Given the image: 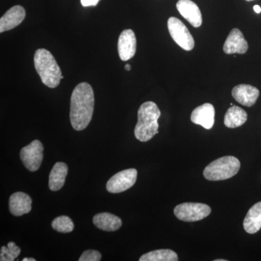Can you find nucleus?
I'll use <instances>...</instances> for the list:
<instances>
[{"label": "nucleus", "mask_w": 261, "mask_h": 261, "mask_svg": "<svg viewBox=\"0 0 261 261\" xmlns=\"http://www.w3.org/2000/svg\"><path fill=\"white\" fill-rule=\"evenodd\" d=\"M93 223L96 227L106 231H114L122 226V221L118 216L110 213H101L95 215Z\"/></svg>", "instance_id": "obj_16"}, {"label": "nucleus", "mask_w": 261, "mask_h": 261, "mask_svg": "<svg viewBox=\"0 0 261 261\" xmlns=\"http://www.w3.org/2000/svg\"><path fill=\"white\" fill-rule=\"evenodd\" d=\"M247 114L238 106H231L228 108L224 116V125L228 128H235L243 126L247 121Z\"/></svg>", "instance_id": "obj_19"}, {"label": "nucleus", "mask_w": 261, "mask_h": 261, "mask_svg": "<svg viewBox=\"0 0 261 261\" xmlns=\"http://www.w3.org/2000/svg\"><path fill=\"white\" fill-rule=\"evenodd\" d=\"M137 178V171L135 168L123 170L108 180L106 188L110 193H121L133 187Z\"/></svg>", "instance_id": "obj_8"}, {"label": "nucleus", "mask_w": 261, "mask_h": 261, "mask_svg": "<svg viewBox=\"0 0 261 261\" xmlns=\"http://www.w3.org/2000/svg\"><path fill=\"white\" fill-rule=\"evenodd\" d=\"M94 94L92 86L87 82L79 84L70 98V120L75 130L85 129L93 116Z\"/></svg>", "instance_id": "obj_1"}, {"label": "nucleus", "mask_w": 261, "mask_h": 261, "mask_svg": "<svg viewBox=\"0 0 261 261\" xmlns=\"http://www.w3.org/2000/svg\"><path fill=\"white\" fill-rule=\"evenodd\" d=\"M240 161L233 156H224L215 160L206 166L204 177L209 181H223L233 177L240 171Z\"/></svg>", "instance_id": "obj_4"}, {"label": "nucleus", "mask_w": 261, "mask_h": 261, "mask_svg": "<svg viewBox=\"0 0 261 261\" xmlns=\"http://www.w3.org/2000/svg\"><path fill=\"white\" fill-rule=\"evenodd\" d=\"M34 63L42 83L49 88H56L61 83L62 71L50 51L45 49H37L34 54Z\"/></svg>", "instance_id": "obj_3"}, {"label": "nucleus", "mask_w": 261, "mask_h": 261, "mask_svg": "<svg viewBox=\"0 0 261 261\" xmlns=\"http://www.w3.org/2000/svg\"><path fill=\"white\" fill-rule=\"evenodd\" d=\"M237 102L246 107H251L256 102L260 92L256 87L248 84H240L233 87L231 92Z\"/></svg>", "instance_id": "obj_10"}, {"label": "nucleus", "mask_w": 261, "mask_h": 261, "mask_svg": "<svg viewBox=\"0 0 261 261\" xmlns=\"http://www.w3.org/2000/svg\"><path fill=\"white\" fill-rule=\"evenodd\" d=\"M20 253V247L17 246L13 242H10L8 246L1 247L0 252V260L1 261H13Z\"/></svg>", "instance_id": "obj_22"}, {"label": "nucleus", "mask_w": 261, "mask_h": 261, "mask_svg": "<svg viewBox=\"0 0 261 261\" xmlns=\"http://www.w3.org/2000/svg\"><path fill=\"white\" fill-rule=\"evenodd\" d=\"M245 231L250 234L257 233L261 228V202L250 207L243 221Z\"/></svg>", "instance_id": "obj_17"}, {"label": "nucleus", "mask_w": 261, "mask_h": 261, "mask_svg": "<svg viewBox=\"0 0 261 261\" xmlns=\"http://www.w3.org/2000/svg\"><path fill=\"white\" fill-rule=\"evenodd\" d=\"M125 69L127 70V71H129L130 69H132V67L129 64H126L125 65Z\"/></svg>", "instance_id": "obj_27"}, {"label": "nucleus", "mask_w": 261, "mask_h": 261, "mask_svg": "<svg viewBox=\"0 0 261 261\" xmlns=\"http://www.w3.org/2000/svg\"><path fill=\"white\" fill-rule=\"evenodd\" d=\"M25 10L20 5H15L8 10L0 18V33L11 30L23 22Z\"/></svg>", "instance_id": "obj_14"}, {"label": "nucleus", "mask_w": 261, "mask_h": 261, "mask_svg": "<svg viewBox=\"0 0 261 261\" xmlns=\"http://www.w3.org/2000/svg\"><path fill=\"white\" fill-rule=\"evenodd\" d=\"M118 50L121 61H127L135 56L137 51V39L132 29L123 31L120 34Z\"/></svg>", "instance_id": "obj_9"}, {"label": "nucleus", "mask_w": 261, "mask_h": 261, "mask_svg": "<svg viewBox=\"0 0 261 261\" xmlns=\"http://www.w3.org/2000/svg\"><path fill=\"white\" fill-rule=\"evenodd\" d=\"M174 215L185 222H195L207 217L211 213L208 205L197 202H185L176 206Z\"/></svg>", "instance_id": "obj_5"}, {"label": "nucleus", "mask_w": 261, "mask_h": 261, "mask_svg": "<svg viewBox=\"0 0 261 261\" xmlns=\"http://www.w3.org/2000/svg\"><path fill=\"white\" fill-rule=\"evenodd\" d=\"M140 261H177V254L168 249L153 250L144 254L140 258Z\"/></svg>", "instance_id": "obj_20"}, {"label": "nucleus", "mask_w": 261, "mask_h": 261, "mask_svg": "<svg viewBox=\"0 0 261 261\" xmlns=\"http://www.w3.org/2000/svg\"><path fill=\"white\" fill-rule=\"evenodd\" d=\"M253 9L255 10V13H260L261 8L259 5H255V6L253 7Z\"/></svg>", "instance_id": "obj_25"}, {"label": "nucleus", "mask_w": 261, "mask_h": 261, "mask_svg": "<svg viewBox=\"0 0 261 261\" xmlns=\"http://www.w3.org/2000/svg\"><path fill=\"white\" fill-rule=\"evenodd\" d=\"M176 8L180 14L189 22L192 27L198 28L202 23V14L200 8L191 0H179L176 4Z\"/></svg>", "instance_id": "obj_11"}, {"label": "nucleus", "mask_w": 261, "mask_h": 261, "mask_svg": "<svg viewBox=\"0 0 261 261\" xmlns=\"http://www.w3.org/2000/svg\"><path fill=\"white\" fill-rule=\"evenodd\" d=\"M23 261H36L35 259L32 258V257H25L23 258Z\"/></svg>", "instance_id": "obj_26"}, {"label": "nucleus", "mask_w": 261, "mask_h": 261, "mask_svg": "<svg viewBox=\"0 0 261 261\" xmlns=\"http://www.w3.org/2000/svg\"><path fill=\"white\" fill-rule=\"evenodd\" d=\"M247 2L253 1V0H246Z\"/></svg>", "instance_id": "obj_29"}, {"label": "nucleus", "mask_w": 261, "mask_h": 261, "mask_svg": "<svg viewBox=\"0 0 261 261\" xmlns=\"http://www.w3.org/2000/svg\"><path fill=\"white\" fill-rule=\"evenodd\" d=\"M68 171V166L65 163L58 162L55 164L49 176V187L51 191H58L64 186Z\"/></svg>", "instance_id": "obj_18"}, {"label": "nucleus", "mask_w": 261, "mask_h": 261, "mask_svg": "<svg viewBox=\"0 0 261 261\" xmlns=\"http://www.w3.org/2000/svg\"><path fill=\"white\" fill-rule=\"evenodd\" d=\"M51 227L60 233H70L74 228V224L68 216H61L53 220Z\"/></svg>", "instance_id": "obj_21"}, {"label": "nucleus", "mask_w": 261, "mask_h": 261, "mask_svg": "<svg viewBox=\"0 0 261 261\" xmlns=\"http://www.w3.org/2000/svg\"><path fill=\"white\" fill-rule=\"evenodd\" d=\"M248 49V44L241 31L233 29L229 33L224 44V51L226 54H245Z\"/></svg>", "instance_id": "obj_13"}, {"label": "nucleus", "mask_w": 261, "mask_h": 261, "mask_svg": "<svg viewBox=\"0 0 261 261\" xmlns=\"http://www.w3.org/2000/svg\"><path fill=\"white\" fill-rule=\"evenodd\" d=\"M32 200L30 196L24 192H15L10 196L9 208L15 216H21L29 214L32 208Z\"/></svg>", "instance_id": "obj_15"}, {"label": "nucleus", "mask_w": 261, "mask_h": 261, "mask_svg": "<svg viewBox=\"0 0 261 261\" xmlns=\"http://www.w3.org/2000/svg\"><path fill=\"white\" fill-rule=\"evenodd\" d=\"M215 261H226V260H224V259H217V260H215Z\"/></svg>", "instance_id": "obj_28"}, {"label": "nucleus", "mask_w": 261, "mask_h": 261, "mask_svg": "<svg viewBox=\"0 0 261 261\" xmlns=\"http://www.w3.org/2000/svg\"><path fill=\"white\" fill-rule=\"evenodd\" d=\"M161 113L157 105L153 102H146L138 111V122L135 126V135L137 140L142 142H148L159 134V121Z\"/></svg>", "instance_id": "obj_2"}, {"label": "nucleus", "mask_w": 261, "mask_h": 261, "mask_svg": "<svg viewBox=\"0 0 261 261\" xmlns=\"http://www.w3.org/2000/svg\"><path fill=\"white\" fill-rule=\"evenodd\" d=\"M20 157L24 166L29 171H37L40 168L44 157V147L42 142L39 140L33 141L29 145L22 148Z\"/></svg>", "instance_id": "obj_7"}, {"label": "nucleus", "mask_w": 261, "mask_h": 261, "mask_svg": "<svg viewBox=\"0 0 261 261\" xmlns=\"http://www.w3.org/2000/svg\"><path fill=\"white\" fill-rule=\"evenodd\" d=\"M215 109L211 103H205L195 108L191 114V121L195 124L200 125L205 129H211L215 122Z\"/></svg>", "instance_id": "obj_12"}, {"label": "nucleus", "mask_w": 261, "mask_h": 261, "mask_svg": "<svg viewBox=\"0 0 261 261\" xmlns=\"http://www.w3.org/2000/svg\"><path fill=\"white\" fill-rule=\"evenodd\" d=\"M168 29L173 41L179 47L186 51L193 49L195 47V40L190 31L181 20L175 17H171L168 20Z\"/></svg>", "instance_id": "obj_6"}, {"label": "nucleus", "mask_w": 261, "mask_h": 261, "mask_svg": "<svg viewBox=\"0 0 261 261\" xmlns=\"http://www.w3.org/2000/svg\"><path fill=\"white\" fill-rule=\"evenodd\" d=\"M102 258L100 252L97 250H89L84 251L81 255L80 261H99Z\"/></svg>", "instance_id": "obj_23"}, {"label": "nucleus", "mask_w": 261, "mask_h": 261, "mask_svg": "<svg viewBox=\"0 0 261 261\" xmlns=\"http://www.w3.org/2000/svg\"><path fill=\"white\" fill-rule=\"evenodd\" d=\"M99 2V0H81V3L84 7L96 6Z\"/></svg>", "instance_id": "obj_24"}]
</instances>
